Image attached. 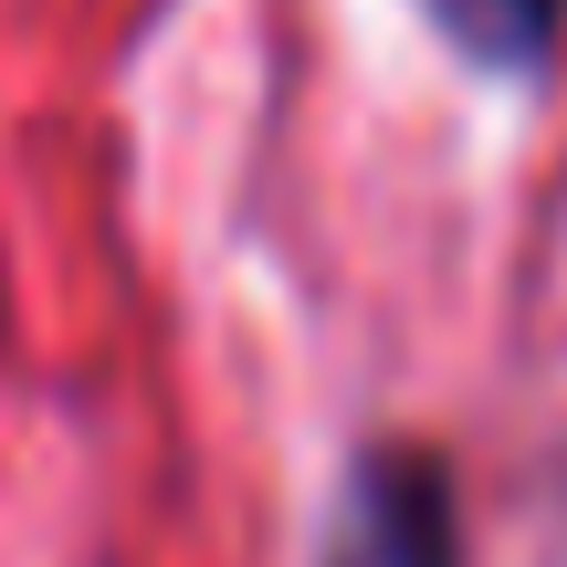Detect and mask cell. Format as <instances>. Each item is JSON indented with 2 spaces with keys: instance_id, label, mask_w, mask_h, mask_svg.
Listing matches in <instances>:
<instances>
[{
  "instance_id": "1",
  "label": "cell",
  "mask_w": 567,
  "mask_h": 567,
  "mask_svg": "<svg viewBox=\"0 0 567 567\" xmlns=\"http://www.w3.org/2000/svg\"><path fill=\"white\" fill-rule=\"evenodd\" d=\"M316 567H463V505L431 442H368L337 473Z\"/></svg>"
},
{
  "instance_id": "2",
  "label": "cell",
  "mask_w": 567,
  "mask_h": 567,
  "mask_svg": "<svg viewBox=\"0 0 567 567\" xmlns=\"http://www.w3.org/2000/svg\"><path fill=\"white\" fill-rule=\"evenodd\" d=\"M410 11L484 74H536L567 32V0H410Z\"/></svg>"
}]
</instances>
